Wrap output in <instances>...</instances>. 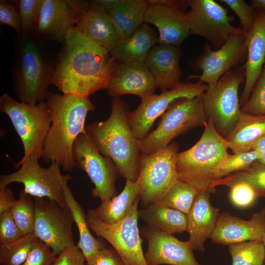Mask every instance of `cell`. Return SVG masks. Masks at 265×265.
<instances>
[{
    "mask_svg": "<svg viewBox=\"0 0 265 265\" xmlns=\"http://www.w3.org/2000/svg\"><path fill=\"white\" fill-rule=\"evenodd\" d=\"M118 64L109 51L75 26L63 41L52 84L63 94L88 97L108 88Z\"/></svg>",
    "mask_w": 265,
    "mask_h": 265,
    "instance_id": "cell-1",
    "label": "cell"
},
{
    "mask_svg": "<svg viewBox=\"0 0 265 265\" xmlns=\"http://www.w3.org/2000/svg\"><path fill=\"white\" fill-rule=\"evenodd\" d=\"M46 102L51 124L41 159L48 164L55 161L64 171L71 172L76 167L73 146L78 136L86 132V118L94 106L87 97L50 91Z\"/></svg>",
    "mask_w": 265,
    "mask_h": 265,
    "instance_id": "cell-2",
    "label": "cell"
},
{
    "mask_svg": "<svg viewBox=\"0 0 265 265\" xmlns=\"http://www.w3.org/2000/svg\"><path fill=\"white\" fill-rule=\"evenodd\" d=\"M111 106L109 117L87 125L86 131L99 152L114 162L118 175L135 182L141 153L128 122L129 106L119 97L112 99Z\"/></svg>",
    "mask_w": 265,
    "mask_h": 265,
    "instance_id": "cell-3",
    "label": "cell"
},
{
    "mask_svg": "<svg viewBox=\"0 0 265 265\" xmlns=\"http://www.w3.org/2000/svg\"><path fill=\"white\" fill-rule=\"evenodd\" d=\"M199 140L189 149L179 152L176 159L178 180L199 191H215L212 185L221 160L229 154L230 144L215 130L211 120L204 123Z\"/></svg>",
    "mask_w": 265,
    "mask_h": 265,
    "instance_id": "cell-4",
    "label": "cell"
},
{
    "mask_svg": "<svg viewBox=\"0 0 265 265\" xmlns=\"http://www.w3.org/2000/svg\"><path fill=\"white\" fill-rule=\"evenodd\" d=\"M207 121L202 96L176 99L161 115L157 128L139 140L141 154L149 155L156 152L177 136L204 126Z\"/></svg>",
    "mask_w": 265,
    "mask_h": 265,
    "instance_id": "cell-5",
    "label": "cell"
},
{
    "mask_svg": "<svg viewBox=\"0 0 265 265\" xmlns=\"http://www.w3.org/2000/svg\"><path fill=\"white\" fill-rule=\"evenodd\" d=\"M245 80V69L239 66L223 75L217 82L208 85L202 95L208 119L218 133L225 137L234 128L241 112L238 92Z\"/></svg>",
    "mask_w": 265,
    "mask_h": 265,
    "instance_id": "cell-6",
    "label": "cell"
},
{
    "mask_svg": "<svg viewBox=\"0 0 265 265\" xmlns=\"http://www.w3.org/2000/svg\"><path fill=\"white\" fill-rule=\"evenodd\" d=\"M0 111L8 116L21 139L24 150L23 158L34 153L41 159L51 124L46 102L28 105L18 102L5 93L0 96Z\"/></svg>",
    "mask_w": 265,
    "mask_h": 265,
    "instance_id": "cell-7",
    "label": "cell"
},
{
    "mask_svg": "<svg viewBox=\"0 0 265 265\" xmlns=\"http://www.w3.org/2000/svg\"><path fill=\"white\" fill-rule=\"evenodd\" d=\"M53 69L35 41H24L14 80V89L20 102L31 105L45 102Z\"/></svg>",
    "mask_w": 265,
    "mask_h": 265,
    "instance_id": "cell-8",
    "label": "cell"
},
{
    "mask_svg": "<svg viewBox=\"0 0 265 265\" xmlns=\"http://www.w3.org/2000/svg\"><path fill=\"white\" fill-rule=\"evenodd\" d=\"M179 150V144L174 141L151 155H140L135 183L142 208L157 203L178 180L176 159Z\"/></svg>",
    "mask_w": 265,
    "mask_h": 265,
    "instance_id": "cell-9",
    "label": "cell"
},
{
    "mask_svg": "<svg viewBox=\"0 0 265 265\" xmlns=\"http://www.w3.org/2000/svg\"><path fill=\"white\" fill-rule=\"evenodd\" d=\"M36 153H31L14 163L19 169L12 173L0 176V189L7 185L22 184L24 190L33 197H46L61 205H66L64 195V175L55 161L47 168L41 167Z\"/></svg>",
    "mask_w": 265,
    "mask_h": 265,
    "instance_id": "cell-10",
    "label": "cell"
},
{
    "mask_svg": "<svg viewBox=\"0 0 265 265\" xmlns=\"http://www.w3.org/2000/svg\"><path fill=\"white\" fill-rule=\"evenodd\" d=\"M140 197L135 201L129 214L119 222L105 223L89 210L86 220L90 229L99 238L107 240L118 252L125 265H147L142 248V240L138 228V205Z\"/></svg>",
    "mask_w": 265,
    "mask_h": 265,
    "instance_id": "cell-11",
    "label": "cell"
},
{
    "mask_svg": "<svg viewBox=\"0 0 265 265\" xmlns=\"http://www.w3.org/2000/svg\"><path fill=\"white\" fill-rule=\"evenodd\" d=\"M72 155L76 167L84 171L94 184L93 197L104 202L117 195L115 183L119 175L116 166L110 159L99 152L86 131L76 139Z\"/></svg>",
    "mask_w": 265,
    "mask_h": 265,
    "instance_id": "cell-12",
    "label": "cell"
},
{
    "mask_svg": "<svg viewBox=\"0 0 265 265\" xmlns=\"http://www.w3.org/2000/svg\"><path fill=\"white\" fill-rule=\"evenodd\" d=\"M33 234L49 246L57 255L64 249L75 245L72 213L63 205L46 197H34Z\"/></svg>",
    "mask_w": 265,
    "mask_h": 265,
    "instance_id": "cell-13",
    "label": "cell"
},
{
    "mask_svg": "<svg viewBox=\"0 0 265 265\" xmlns=\"http://www.w3.org/2000/svg\"><path fill=\"white\" fill-rule=\"evenodd\" d=\"M245 36L244 32L232 34L217 50H212L208 43L205 44L202 54L191 58L187 63L192 69L201 71V74L190 75L187 79H197L212 85L225 74L245 63L247 57Z\"/></svg>",
    "mask_w": 265,
    "mask_h": 265,
    "instance_id": "cell-14",
    "label": "cell"
},
{
    "mask_svg": "<svg viewBox=\"0 0 265 265\" xmlns=\"http://www.w3.org/2000/svg\"><path fill=\"white\" fill-rule=\"evenodd\" d=\"M188 3L190 33L205 38L214 49L223 46L230 35L244 32L231 24L234 15H229L227 9L214 0H188Z\"/></svg>",
    "mask_w": 265,
    "mask_h": 265,
    "instance_id": "cell-15",
    "label": "cell"
},
{
    "mask_svg": "<svg viewBox=\"0 0 265 265\" xmlns=\"http://www.w3.org/2000/svg\"><path fill=\"white\" fill-rule=\"evenodd\" d=\"M208 85L198 81L195 83H181L175 88L153 94L141 99L133 111L128 113V122L135 137L144 138L150 133L155 121L161 116L170 104L180 98H192L203 95Z\"/></svg>",
    "mask_w": 265,
    "mask_h": 265,
    "instance_id": "cell-16",
    "label": "cell"
},
{
    "mask_svg": "<svg viewBox=\"0 0 265 265\" xmlns=\"http://www.w3.org/2000/svg\"><path fill=\"white\" fill-rule=\"evenodd\" d=\"M139 232L148 242L144 253L147 265H202L196 260L188 241L180 240L173 235L147 224Z\"/></svg>",
    "mask_w": 265,
    "mask_h": 265,
    "instance_id": "cell-17",
    "label": "cell"
},
{
    "mask_svg": "<svg viewBox=\"0 0 265 265\" xmlns=\"http://www.w3.org/2000/svg\"><path fill=\"white\" fill-rule=\"evenodd\" d=\"M84 0H42L36 32L44 38L64 41L75 27L77 16Z\"/></svg>",
    "mask_w": 265,
    "mask_h": 265,
    "instance_id": "cell-18",
    "label": "cell"
},
{
    "mask_svg": "<svg viewBox=\"0 0 265 265\" xmlns=\"http://www.w3.org/2000/svg\"><path fill=\"white\" fill-rule=\"evenodd\" d=\"M265 232V207L245 220L228 212L219 214L211 237L212 242L231 245L249 241L262 240Z\"/></svg>",
    "mask_w": 265,
    "mask_h": 265,
    "instance_id": "cell-19",
    "label": "cell"
},
{
    "mask_svg": "<svg viewBox=\"0 0 265 265\" xmlns=\"http://www.w3.org/2000/svg\"><path fill=\"white\" fill-rule=\"evenodd\" d=\"M75 27L109 52L122 42L105 8L97 0H84L77 16Z\"/></svg>",
    "mask_w": 265,
    "mask_h": 265,
    "instance_id": "cell-20",
    "label": "cell"
},
{
    "mask_svg": "<svg viewBox=\"0 0 265 265\" xmlns=\"http://www.w3.org/2000/svg\"><path fill=\"white\" fill-rule=\"evenodd\" d=\"M158 87L145 62H118L107 93L113 98L132 94L143 99L154 94Z\"/></svg>",
    "mask_w": 265,
    "mask_h": 265,
    "instance_id": "cell-21",
    "label": "cell"
},
{
    "mask_svg": "<svg viewBox=\"0 0 265 265\" xmlns=\"http://www.w3.org/2000/svg\"><path fill=\"white\" fill-rule=\"evenodd\" d=\"M245 44L247 49V60L243 65L245 80L239 99L242 106L247 102L265 62V10L255 9L253 25L246 33Z\"/></svg>",
    "mask_w": 265,
    "mask_h": 265,
    "instance_id": "cell-22",
    "label": "cell"
},
{
    "mask_svg": "<svg viewBox=\"0 0 265 265\" xmlns=\"http://www.w3.org/2000/svg\"><path fill=\"white\" fill-rule=\"evenodd\" d=\"M144 22L158 29L159 45L179 47L190 33L184 12L160 4H148Z\"/></svg>",
    "mask_w": 265,
    "mask_h": 265,
    "instance_id": "cell-23",
    "label": "cell"
},
{
    "mask_svg": "<svg viewBox=\"0 0 265 265\" xmlns=\"http://www.w3.org/2000/svg\"><path fill=\"white\" fill-rule=\"evenodd\" d=\"M210 193L199 191L186 214L188 241L193 250L200 252L205 251V242L211 238L220 214L218 209L211 204Z\"/></svg>",
    "mask_w": 265,
    "mask_h": 265,
    "instance_id": "cell-24",
    "label": "cell"
},
{
    "mask_svg": "<svg viewBox=\"0 0 265 265\" xmlns=\"http://www.w3.org/2000/svg\"><path fill=\"white\" fill-rule=\"evenodd\" d=\"M182 54L179 47L169 45L155 46L148 53L145 62L162 92L181 83L180 59Z\"/></svg>",
    "mask_w": 265,
    "mask_h": 265,
    "instance_id": "cell-25",
    "label": "cell"
},
{
    "mask_svg": "<svg viewBox=\"0 0 265 265\" xmlns=\"http://www.w3.org/2000/svg\"><path fill=\"white\" fill-rule=\"evenodd\" d=\"M106 9L122 42L143 24L148 7L145 0H97Z\"/></svg>",
    "mask_w": 265,
    "mask_h": 265,
    "instance_id": "cell-26",
    "label": "cell"
},
{
    "mask_svg": "<svg viewBox=\"0 0 265 265\" xmlns=\"http://www.w3.org/2000/svg\"><path fill=\"white\" fill-rule=\"evenodd\" d=\"M158 43L157 34L144 23L131 36L109 53L118 62H145L148 53Z\"/></svg>",
    "mask_w": 265,
    "mask_h": 265,
    "instance_id": "cell-27",
    "label": "cell"
},
{
    "mask_svg": "<svg viewBox=\"0 0 265 265\" xmlns=\"http://www.w3.org/2000/svg\"><path fill=\"white\" fill-rule=\"evenodd\" d=\"M265 134V115L241 111L233 129L225 137L233 154L250 151L252 145Z\"/></svg>",
    "mask_w": 265,
    "mask_h": 265,
    "instance_id": "cell-28",
    "label": "cell"
},
{
    "mask_svg": "<svg viewBox=\"0 0 265 265\" xmlns=\"http://www.w3.org/2000/svg\"><path fill=\"white\" fill-rule=\"evenodd\" d=\"M71 179L72 177L69 174L64 175V198L79 233V240L76 245L82 251L86 260L98 250L106 247V245L103 238H96L91 234L86 220V215L68 186V182Z\"/></svg>",
    "mask_w": 265,
    "mask_h": 265,
    "instance_id": "cell-29",
    "label": "cell"
},
{
    "mask_svg": "<svg viewBox=\"0 0 265 265\" xmlns=\"http://www.w3.org/2000/svg\"><path fill=\"white\" fill-rule=\"evenodd\" d=\"M140 191L135 182L126 180L125 186L118 195L101 202L93 211L102 221L109 225L115 224L124 219L131 212Z\"/></svg>",
    "mask_w": 265,
    "mask_h": 265,
    "instance_id": "cell-30",
    "label": "cell"
},
{
    "mask_svg": "<svg viewBox=\"0 0 265 265\" xmlns=\"http://www.w3.org/2000/svg\"><path fill=\"white\" fill-rule=\"evenodd\" d=\"M138 216L147 225L161 231L173 235L186 230V215L158 204L138 210Z\"/></svg>",
    "mask_w": 265,
    "mask_h": 265,
    "instance_id": "cell-31",
    "label": "cell"
},
{
    "mask_svg": "<svg viewBox=\"0 0 265 265\" xmlns=\"http://www.w3.org/2000/svg\"><path fill=\"white\" fill-rule=\"evenodd\" d=\"M240 183H244L251 186L256 191L258 197H265V165L256 161L244 170L213 181L212 188L215 191V188L218 186H224L230 187Z\"/></svg>",
    "mask_w": 265,
    "mask_h": 265,
    "instance_id": "cell-32",
    "label": "cell"
},
{
    "mask_svg": "<svg viewBox=\"0 0 265 265\" xmlns=\"http://www.w3.org/2000/svg\"><path fill=\"white\" fill-rule=\"evenodd\" d=\"M198 191L194 186L178 180L156 204L177 210L186 215Z\"/></svg>",
    "mask_w": 265,
    "mask_h": 265,
    "instance_id": "cell-33",
    "label": "cell"
},
{
    "mask_svg": "<svg viewBox=\"0 0 265 265\" xmlns=\"http://www.w3.org/2000/svg\"><path fill=\"white\" fill-rule=\"evenodd\" d=\"M228 251L232 265H263L265 247L262 240L249 241L230 245Z\"/></svg>",
    "mask_w": 265,
    "mask_h": 265,
    "instance_id": "cell-34",
    "label": "cell"
},
{
    "mask_svg": "<svg viewBox=\"0 0 265 265\" xmlns=\"http://www.w3.org/2000/svg\"><path fill=\"white\" fill-rule=\"evenodd\" d=\"M37 238L34 234H30L15 241L0 244V265H22Z\"/></svg>",
    "mask_w": 265,
    "mask_h": 265,
    "instance_id": "cell-35",
    "label": "cell"
},
{
    "mask_svg": "<svg viewBox=\"0 0 265 265\" xmlns=\"http://www.w3.org/2000/svg\"><path fill=\"white\" fill-rule=\"evenodd\" d=\"M9 211L23 236L33 234L34 203L32 196L23 189Z\"/></svg>",
    "mask_w": 265,
    "mask_h": 265,
    "instance_id": "cell-36",
    "label": "cell"
},
{
    "mask_svg": "<svg viewBox=\"0 0 265 265\" xmlns=\"http://www.w3.org/2000/svg\"><path fill=\"white\" fill-rule=\"evenodd\" d=\"M260 155L255 151L229 153L219 163L215 172V181L248 168L258 160Z\"/></svg>",
    "mask_w": 265,
    "mask_h": 265,
    "instance_id": "cell-37",
    "label": "cell"
},
{
    "mask_svg": "<svg viewBox=\"0 0 265 265\" xmlns=\"http://www.w3.org/2000/svg\"><path fill=\"white\" fill-rule=\"evenodd\" d=\"M42 0H20L17 8L22 32L27 33L36 31Z\"/></svg>",
    "mask_w": 265,
    "mask_h": 265,
    "instance_id": "cell-38",
    "label": "cell"
},
{
    "mask_svg": "<svg viewBox=\"0 0 265 265\" xmlns=\"http://www.w3.org/2000/svg\"><path fill=\"white\" fill-rule=\"evenodd\" d=\"M241 110L252 114L265 115V62L247 102Z\"/></svg>",
    "mask_w": 265,
    "mask_h": 265,
    "instance_id": "cell-39",
    "label": "cell"
},
{
    "mask_svg": "<svg viewBox=\"0 0 265 265\" xmlns=\"http://www.w3.org/2000/svg\"><path fill=\"white\" fill-rule=\"evenodd\" d=\"M56 256L49 246L37 238L26 260L22 265H52Z\"/></svg>",
    "mask_w": 265,
    "mask_h": 265,
    "instance_id": "cell-40",
    "label": "cell"
},
{
    "mask_svg": "<svg viewBox=\"0 0 265 265\" xmlns=\"http://www.w3.org/2000/svg\"><path fill=\"white\" fill-rule=\"evenodd\" d=\"M230 188V201L237 207L241 208L249 207L258 198L255 190L247 184L238 183Z\"/></svg>",
    "mask_w": 265,
    "mask_h": 265,
    "instance_id": "cell-41",
    "label": "cell"
},
{
    "mask_svg": "<svg viewBox=\"0 0 265 265\" xmlns=\"http://www.w3.org/2000/svg\"><path fill=\"white\" fill-rule=\"evenodd\" d=\"M227 5L238 16L242 30L247 33L253 26L255 9L244 0H219Z\"/></svg>",
    "mask_w": 265,
    "mask_h": 265,
    "instance_id": "cell-42",
    "label": "cell"
},
{
    "mask_svg": "<svg viewBox=\"0 0 265 265\" xmlns=\"http://www.w3.org/2000/svg\"><path fill=\"white\" fill-rule=\"evenodd\" d=\"M23 236L9 211L0 214V244L15 241Z\"/></svg>",
    "mask_w": 265,
    "mask_h": 265,
    "instance_id": "cell-43",
    "label": "cell"
},
{
    "mask_svg": "<svg viewBox=\"0 0 265 265\" xmlns=\"http://www.w3.org/2000/svg\"><path fill=\"white\" fill-rule=\"evenodd\" d=\"M0 24L12 27L18 33L22 32L18 8L14 2L0 0Z\"/></svg>",
    "mask_w": 265,
    "mask_h": 265,
    "instance_id": "cell-44",
    "label": "cell"
},
{
    "mask_svg": "<svg viewBox=\"0 0 265 265\" xmlns=\"http://www.w3.org/2000/svg\"><path fill=\"white\" fill-rule=\"evenodd\" d=\"M86 262L87 265H125L122 258L112 246L98 250L87 259Z\"/></svg>",
    "mask_w": 265,
    "mask_h": 265,
    "instance_id": "cell-45",
    "label": "cell"
},
{
    "mask_svg": "<svg viewBox=\"0 0 265 265\" xmlns=\"http://www.w3.org/2000/svg\"><path fill=\"white\" fill-rule=\"evenodd\" d=\"M82 251L74 245L64 249L55 258L52 265H85Z\"/></svg>",
    "mask_w": 265,
    "mask_h": 265,
    "instance_id": "cell-46",
    "label": "cell"
},
{
    "mask_svg": "<svg viewBox=\"0 0 265 265\" xmlns=\"http://www.w3.org/2000/svg\"><path fill=\"white\" fill-rule=\"evenodd\" d=\"M16 200L10 188L6 186L0 189V214L9 211Z\"/></svg>",
    "mask_w": 265,
    "mask_h": 265,
    "instance_id": "cell-47",
    "label": "cell"
},
{
    "mask_svg": "<svg viewBox=\"0 0 265 265\" xmlns=\"http://www.w3.org/2000/svg\"><path fill=\"white\" fill-rule=\"evenodd\" d=\"M148 4H160L184 12L188 7V0H148Z\"/></svg>",
    "mask_w": 265,
    "mask_h": 265,
    "instance_id": "cell-48",
    "label": "cell"
},
{
    "mask_svg": "<svg viewBox=\"0 0 265 265\" xmlns=\"http://www.w3.org/2000/svg\"><path fill=\"white\" fill-rule=\"evenodd\" d=\"M250 151H255L260 154L265 152V134L253 143Z\"/></svg>",
    "mask_w": 265,
    "mask_h": 265,
    "instance_id": "cell-49",
    "label": "cell"
},
{
    "mask_svg": "<svg viewBox=\"0 0 265 265\" xmlns=\"http://www.w3.org/2000/svg\"><path fill=\"white\" fill-rule=\"evenodd\" d=\"M251 5L255 9L265 10V0H252Z\"/></svg>",
    "mask_w": 265,
    "mask_h": 265,
    "instance_id": "cell-50",
    "label": "cell"
},
{
    "mask_svg": "<svg viewBox=\"0 0 265 265\" xmlns=\"http://www.w3.org/2000/svg\"><path fill=\"white\" fill-rule=\"evenodd\" d=\"M257 161L265 165V152L261 154Z\"/></svg>",
    "mask_w": 265,
    "mask_h": 265,
    "instance_id": "cell-51",
    "label": "cell"
},
{
    "mask_svg": "<svg viewBox=\"0 0 265 265\" xmlns=\"http://www.w3.org/2000/svg\"><path fill=\"white\" fill-rule=\"evenodd\" d=\"M262 241L264 244V246H265V234L264 235V236H263V239H262Z\"/></svg>",
    "mask_w": 265,
    "mask_h": 265,
    "instance_id": "cell-52",
    "label": "cell"
},
{
    "mask_svg": "<svg viewBox=\"0 0 265 265\" xmlns=\"http://www.w3.org/2000/svg\"><path fill=\"white\" fill-rule=\"evenodd\" d=\"M85 265H87L86 264H85Z\"/></svg>",
    "mask_w": 265,
    "mask_h": 265,
    "instance_id": "cell-53",
    "label": "cell"
},
{
    "mask_svg": "<svg viewBox=\"0 0 265 265\" xmlns=\"http://www.w3.org/2000/svg\"></svg>",
    "mask_w": 265,
    "mask_h": 265,
    "instance_id": "cell-54",
    "label": "cell"
}]
</instances>
